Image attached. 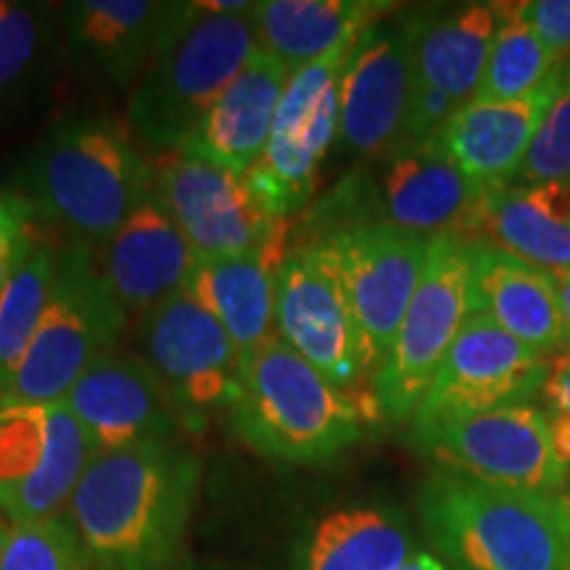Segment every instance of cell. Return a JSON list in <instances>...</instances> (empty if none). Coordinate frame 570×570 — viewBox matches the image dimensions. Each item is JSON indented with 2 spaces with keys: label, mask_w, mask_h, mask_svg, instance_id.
I'll return each instance as SVG.
<instances>
[{
  "label": "cell",
  "mask_w": 570,
  "mask_h": 570,
  "mask_svg": "<svg viewBox=\"0 0 570 570\" xmlns=\"http://www.w3.org/2000/svg\"><path fill=\"white\" fill-rule=\"evenodd\" d=\"M198 487L202 460L177 439L96 454L71 494V525L106 568L173 570Z\"/></svg>",
  "instance_id": "obj_1"
},
{
  "label": "cell",
  "mask_w": 570,
  "mask_h": 570,
  "mask_svg": "<svg viewBox=\"0 0 570 570\" xmlns=\"http://www.w3.org/2000/svg\"><path fill=\"white\" fill-rule=\"evenodd\" d=\"M425 537L454 570H570V497L436 468L417 491Z\"/></svg>",
  "instance_id": "obj_2"
},
{
  "label": "cell",
  "mask_w": 570,
  "mask_h": 570,
  "mask_svg": "<svg viewBox=\"0 0 570 570\" xmlns=\"http://www.w3.org/2000/svg\"><path fill=\"white\" fill-rule=\"evenodd\" d=\"M154 188V167L122 125L101 117L63 119L38 142L19 177L35 219L69 244L98 248Z\"/></svg>",
  "instance_id": "obj_3"
},
{
  "label": "cell",
  "mask_w": 570,
  "mask_h": 570,
  "mask_svg": "<svg viewBox=\"0 0 570 570\" xmlns=\"http://www.w3.org/2000/svg\"><path fill=\"white\" fill-rule=\"evenodd\" d=\"M373 420L365 404L327 383L281 336L240 362L230 423L262 458L288 465L331 462L365 436Z\"/></svg>",
  "instance_id": "obj_4"
},
{
  "label": "cell",
  "mask_w": 570,
  "mask_h": 570,
  "mask_svg": "<svg viewBox=\"0 0 570 570\" xmlns=\"http://www.w3.org/2000/svg\"><path fill=\"white\" fill-rule=\"evenodd\" d=\"M125 325V306L104 281L92 248L63 246L51 302L0 402L61 404L77 381L114 352Z\"/></svg>",
  "instance_id": "obj_5"
},
{
  "label": "cell",
  "mask_w": 570,
  "mask_h": 570,
  "mask_svg": "<svg viewBox=\"0 0 570 570\" xmlns=\"http://www.w3.org/2000/svg\"><path fill=\"white\" fill-rule=\"evenodd\" d=\"M198 9V6H196ZM256 51L254 9L204 13L164 51L130 101V125L156 151H177Z\"/></svg>",
  "instance_id": "obj_6"
},
{
  "label": "cell",
  "mask_w": 570,
  "mask_h": 570,
  "mask_svg": "<svg viewBox=\"0 0 570 570\" xmlns=\"http://www.w3.org/2000/svg\"><path fill=\"white\" fill-rule=\"evenodd\" d=\"M431 246L428 235L391 225H356L291 252L309 254L336 281L377 373L407 315Z\"/></svg>",
  "instance_id": "obj_7"
},
{
  "label": "cell",
  "mask_w": 570,
  "mask_h": 570,
  "mask_svg": "<svg viewBox=\"0 0 570 570\" xmlns=\"http://www.w3.org/2000/svg\"><path fill=\"white\" fill-rule=\"evenodd\" d=\"M354 46L346 42L291 75L265 154L246 173L254 196L277 219H291L312 204L320 167L338 138L341 77Z\"/></svg>",
  "instance_id": "obj_8"
},
{
  "label": "cell",
  "mask_w": 570,
  "mask_h": 570,
  "mask_svg": "<svg viewBox=\"0 0 570 570\" xmlns=\"http://www.w3.org/2000/svg\"><path fill=\"white\" fill-rule=\"evenodd\" d=\"M468 277L470 240L452 233L436 235L394 346L373 377L381 417L404 423L415 415L449 346L468 320Z\"/></svg>",
  "instance_id": "obj_9"
},
{
  "label": "cell",
  "mask_w": 570,
  "mask_h": 570,
  "mask_svg": "<svg viewBox=\"0 0 570 570\" xmlns=\"http://www.w3.org/2000/svg\"><path fill=\"white\" fill-rule=\"evenodd\" d=\"M154 194L198 259L256 254L283 265L291 254V219L273 217L246 175L173 151L154 167Z\"/></svg>",
  "instance_id": "obj_10"
},
{
  "label": "cell",
  "mask_w": 570,
  "mask_h": 570,
  "mask_svg": "<svg viewBox=\"0 0 570 570\" xmlns=\"http://www.w3.org/2000/svg\"><path fill=\"white\" fill-rule=\"evenodd\" d=\"M412 444L436 468L491 487L554 494L568 483V468L554 449L550 420L533 402L452 420Z\"/></svg>",
  "instance_id": "obj_11"
},
{
  "label": "cell",
  "mask_w": 570,
  "mask_h": 570,
  "mask_svg": "<svg viewBox=\"0 0 570 570\" xmlns=\"http://www.w3.org/2000/svg\"><path fill=\"white\" fill-rule=\"evenodd\" d=\"M92 458L61 404L0 402V512L11 525L59 518Z\"/></svg>",
  "instance_id": "obj_12"
},
{
  "label": "cell",
  "mask_w": 570,
  "mask_h": 570,
  "mask_svg": "<svg viewBox=\"0 0 570 570\" xmlns=\"http://www.w3.org/2000/svg\"><path fill=\"white\" fill-rule=\"evenodd\" d=\"M140 360L173 399L183 425H204V415L233 407L240 394V354L225 327L188 291L169 296L138 323Z\"/></svg>",
  "instance_id": "obj_13"
},
{
  "label": "cell",
  "mask_w": 570,
  "mask_h": 570,
  "mask_svg": "<svg viewBox=\"0 0 570 570\" xmlns=\"http://www.w3.org/2000/svg\"><path fill=\"white\" fill-rule=\"evenodd\" d=\"M547 373L550 362L544 354L533 352L489 317L470 315L412 415V441L452 420L531 402L544 389Z\"/></svg>",
  "instance_id": "obj_14"
},
{
  "label": "cell",
  "mask_w": 570,
  "mask_h": 570,
  "mask_svg": "<svg viewBox=\"0 0 570 570\" xmlns=\"http://www.w3.org/2000/svg\"><path fill=\"white\" fill-rule=\"evenodd\" d=\"M277 336L309 362L327 383L344 391L370 415L381 417L373 396V356L344 294L304 252H291L277 273Z\"/></svg>",
  "instance_id": "obj_15"
},
{
  "label": "cell",
  "mask_w": 570,
  "mask_h": 570,
  "mask_svg": "<svg viewBox=\"0 0 570 570\" xmlns=\"http://www.w3.org/2000/svg\"><path fill=\"white\" fill-rule=\"evenodd\" d=\"M415 9L381 19L356 40L341 77L338 138L362 161L404 142L412 98Z\"/></svg>",
  "instance_id": "obj_16"
},
{
  "label": "cell",
  "mask_w": 570,
  "mask_h": 570,
  "mask_svg": "<svg viewBox=\"0 0 570 570\" xmlns=\"http://www.w3.org/2000/svg\"><path fill=\"white\" fill-rule=\"evenodd\" d=\"M61 17L75 63L125 85L175 46L198 9L196 3L154 0H77L63 6Z\"/></svg>",
  "instance_id": "obj_17"
},
{
  "label": "cell",
  "mask_w": 570,
  "mask_h": 570,
  "mask_svg": "<svg viewBox=\"0 0 570 570\" xmlns=\"http://www.w3.org/2000/svg\"><path fill=\"white\" fill-rule=\"evenodd\" d=\"M61 407L88 433L96 454L148 441H173L183 428L173 399L140 356L106 354L69 391Z\"/></svg>",
  "instance_id": "obj_18"
},
{
  "label": "cell",
  "mask_w": 570,
  "mask_h": 570,
  "mask_svg": "<svg viewBox=\"0 0 570 570\" xmlns=\"http://www.w3.org/2000/svg\"><path fill=\"white\" fill-rule=\"evenodd\" d=\"M92 254L127 315H146L169 296L180 294L196 265L194 248L154 188L106 244L92 248Z\"/></svg>",
  "instance_id": "obj_19"
},
{
  "label": "cell",
  "mask_w": 570,
  "mask_h": 570,
  "mask_svg": "<svg viewBox=\"0 0 570 570\" xmlns=\"http://www.w3.org/2000/svg\"><path fill=\"white\" fill-rule=\"evenodd\" d=\"M458 238L502 248L550 275L570 273V180L487 188Z\"/></svg>",
  "instance_id": "obj_20"
},
{
  "label": "cell",
  "mask_w": 570,
  "mask_h": 570,
  "mask_svg": "<svg viewBox=\"0 0 570 570\" xmlns=\"http://www.w3.org/2000/svg\"><path fill=\"white\" fill-rule=\"evenodd\" d=\"M470 315L489 317L539 354L570 344L554 275L479 240H470Z\"/></svg>",
  "instance_id": "obj_21"
},
{
  "label": "cell",
  "mask_w": 570,
  "mask_h": 570,
  "mask_svg": "<svg viewBox=\"0 0 570 570\" xmlns=\"http://www.w3.org/2000/svg\"><path fill=\"white\" fill-rule=\"evenodd\" d=\"M288 80L285 63L256 46L240 75L175 154L246 175L265 154Z\"/></svg>",
  "instance_id": "obj_22"
},
{
  "label": "cell",
  "mask_w": 570,
  "mask_h": 570,
  "mask_svg": "<svg viewBox=\"0 0 570 570\" xmlns=\"http://www.w3.org/2000/svg\"><path fill=\"white\" fill-rule=\"evenodd\" d=\"M558 71L518 101H473L439 135L444 154L479 188L512 185L558 90Z\"/></svg>",
  "instance_id": "obj_23"
},
{
  "label": "cell",
  "mask_w": 570,
  "mask_h": 570,
  "mask_svg": "<svg viewBox=\"0 0 570 570\" xmlns=\"http://www.w3.org/2000/svg\"><path fill=\"white\" fill-rule=\"evenodd\" d=\"M497 32V3L415 9L412 90L444 96L465 109L479 96Z\"/></svg>",
  "instance_id": "obj_24"
},
{
  "label": "cell",
  "mask_w": 570,
  "mask_h": 570,
  "mask_svg": "<svg viewBox=\"0 0 570 570\" xmlns=\"http://www.w3.org/2000/svg\"><path fill=\"white\" fill-rule=\"evenodd\" d=\"M412 558V531L389 504H341L309 518L291 570H399Z\"/></svg>",
  "instance_id": "obj_25"
},
{
  "label": "cell",
  "mask_w": 570,
  "mask_h": 570,
  "mask_svg": "<svg viewBox=\"0 0 570 570\" xmlns=\"http://www.w3.org/2000/svg\"><path fill=\"white\" fill-rule=\"evenodd\" d=\"M394 9V3L377 0H262L254 3L256 46L294 75L356 42Z\"/></svg>",
  "instance_id": "obj_26"
},
{
  "label": "cell",
  "mask_w": 570,
  "mask_h": 570,
  "mask_svg": "<svg viewBox=\"0 0 570 570\" xmlns=\"http://www.w3.org/2000/svg\"><path fill=\"white\" fill-rule=\"evenodd\" d=\"M281 265L267 256H219L198 259L188 291L225 327L240 362L259 352L275 333V298Z\"/></svg>",
  "instance_id": "obj_27"
},
{
  "label": "cell",
  "mask_w": 570,
  "mask_h": 570,
  "mask_svg": "<svg viewBox=\"0 0 570 570\" xmlns=\"http://www.w3.org/2000/svg\"><path fill=\"white\" fill-rule=\"evenodd\" d=\"M61 248L32 238L0 294V399L24 360L51 302Z\"/></svg>",
  "instance_id": "obj_28"
},
{
  "label": "cell",
  "mask_w": 570,
  "mask_h": 570,
  "mask_svg": "<svg viewBox=\"0 0 570 570\" xmlns=\"http://www.w3.org/2000/svg\"><path fill=\"white\" fill-rule=\"evenodd\" d=\"M558 69L520 3H497V32L475 101H518L539 90Z\"/></svg>",
  "instance_id": "obj_29"
},
{
  "label": "cell",
  "mask_w": 570,
  "mask_h": 570,
  "mask_svg": "<svg viewBox=\"0 0 570 570\" xmlns=\"http://www.w3.org/2000/svg\"><path fill=\"white\" fill-rule=\"evenodd\" d=\"M85 560L75 525L61 515L0 533V570H80Z\"/></svg>",
  "instance_id": "obj_30"
},
{
  "label": "cell",
  "mask_w": 570,
  "mask_h": 570,
  "mask_svg": "<svg viewBox=\"0 0 570 570\" xmlns=\"http://www.w3.org/2000/svg\"><path fill=\"white\" fill-rule=\"evenodd\" d=\"M558 75V90L520 164L518 185L570 180V61L562 63Z\"/></svg>",
  "instance_id": "obj_31"
},
{
  "label": "cell",
  "mask_w": 570,
  "mask_h": 570,
  "mask_svg": "<svg viewBox=\"0 0 570 570\" xmlns=\"http://www.w3.org/2000/svg\"><path fill=\"white\" fill-rule=\"evenodd\" d=\"M46 40V17L38 6L0 0V92L9 90L38 61Z\"/></svg>",
  "instance_id": "obj_32"
},
{
  "label": "cell",
  "mask_w": 570,
  "mask_h": 570,
  "mask_svg": "<svg viewBox=\"0 0 570 570\" xmlns=\"http://www.w3.org/2000/svg\"><path fill=\"white\" fill-rule=\"evenodd\" d=\"M547 362H550V373H547L541 394H544L554 449H558L560 460L566 462L570 481V348L552 354Z\"/></svg>",
  "instance_id": "obj_33"
},
{
  "label": "cell",
  "mask_w": 570,
  "mask_h": 570,
  "mask_svg": "<svg viewBox=\"0 0 570 570\" xmlns=\"http://www.w3.org/2000/svg\"><path fill=\"white\" fill-rule=\"evenodd\" d=\"M520 6L554 63L570 61V0H529Z\"/></svg>",
  "instance_id": "obj_34"
},
{
  "label": "cell",
  "mask_w": 570,
  "mask_h": 570,
  "mask_svg": "<svg viewBox=\"0 0 570 570\" xmlns=\"http://www.w3.org/2000/svg\"><path fill=\"white\" fill-rule=\"evenodd\" d=\"M35 212L19 194L0 190V248L24 240L35 230Z\"/></svg>",
  "instance_id": "obj_35"
},
{
  "label": "cell",
  "mask_w": 570,
  "mask_h": 570,
  "mask_svg": "<svg viewBox=\"0 0 570 570\" xmlns=\"http://www.w3.org/2000/svg\"><path fill=\"white\" fill-rule=\"evenodd\" d=\"M32 238H35V230H32L30 235H27L24 240H19V244H13V246H3V248H0V294H3L6 283H9V277H11V273H13V267L19 265V259H21V256H24L27 248H30Z\"/></svg>",
  "instance_id": "obj_36"
},
{
  "label": "cell",
  "mask_w": 570,
  "mask_h": 570,
  "mask_svg": "<svg viewBox=\"0 0 570 570\" xmlns=\"http://www.w3.org/2000/svg\"><path fill=\"white\" fill-rule=\"evenodd\" d=\"M399 570H452V568L444 566L439 558H433L431 552H415Z\"/></svg>",
  "instance_id": "obj_37"
},
{
  "label": "cell",
  "mask_w": 570,
  "mask_h": 570,
  "mask_svg": "<svg viewBox=\"0 0 570 570\" xmlns=\"http://www.w3.org/2000/svg\"><path fill=\"white\" fill-rule=\"evenodd\" d=\"M554 283H558V296H560V306H562V317H566L568 336H570V273L568 275H558V277H554Z\"/></svg>",
  "instance_id": "obj_38"
},
{
  "label": "cell",
  "mask_w": 570,
  "mask_h": 570,
  "mask_svg": "<svg viewBox=\"0 0 570 570\" xmlns=\"http://www.w3.org/2000/svg\"><path fill=\"white\" fill-rule=\"evenodd\" d=\"M80 570H111V568H106V566H101V562H96V560H85L82 566H80Z\"/></svg>",
  "instance_id": "obj_39"
},
{
  "label": "cell",
  "mask_w": 570,
  "mask_h": 570,
  "mask_svg": "<svg viewBox=\"0 0 570 570\" xmlns=\"http://www.w3.org/2000/svg\"><path fill=\"white\" fill-rule=\"evenodd\" d=\"M173 570H196V568H190V566H185V568H173Z\"/></svg>",
  "instance_id": "obj_40"
},
{
  "label": "cell",
  "mask_w": 570,
  "mask_h": 570,
  "mask_svg": "<svg viewBox=\"0 0 570 570\" xmlns=\"http://www.w3.org/2000/svg\"><path fill=\"white\" fill-rule=\"evenodd\" d=\"M6 531V525H0V533H3Z\"/></svg>",
  "instance_id": "obj_41"
}]
</instances>
